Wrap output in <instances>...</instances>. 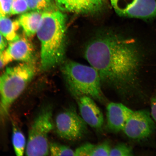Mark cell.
<instances>
[{"label":"cell","instance_id":"6da1fadb","mask_svg":"<svg viewBox=\"0 0 156 156\" xmlns=\"http://www.w3.org/2000/svg\"><path fill=\"white\" fill-rule=\"evenodd\" d=\"M85 57L102 83L124 94L135 79L139 53L132 41L116 35L99 36L88 44Z\"/></svg>","mask_w":156,"mask_h":156},{"label":"cell","instance_id":"7a4b0ae2","mask_svg":"<svg viewBox=\"0 0 156 156\" xmlns=\"http://www.w3.org/2000/svg\"><path fill=\"white\" fill-rule=\"evenodd\" d=\"M66 16L58 9L43 12L37 34L41 44V64L44 71L63 60L65 50Z\"/></svg>","mask_w":156,"mask_h":156},{"label":"cell","instance_id":"3957f363","mask_svg":"<svg viewBox=\"0 0 156 156\" xmlns=\"http://www.w3.org/2000/svg\"><path fill=\"white\" fill-rule=\"evenodd\" d=\"M62 72L68 89L76 98L87 96L99 102H106L100 76L92 66L68 61L64 64Z\"/></svg>","mask_w":156,"mask_h":156},{"label":"cell","instance_id":"277c9868","mask_svg":"<svg viewBox=\"0 0 156 156\" xmlns=\"http://www.w3.org/2000/svg\"><path fill=\"white\" fill-rule=\"evenodd\" d=\"M29 62L7 68L0 76V121L9 116L12 106L24 92L36 73Z\"/></svg>","mask_w":156,"mask_h":156},{"label":"cell","instance_id":"5b68a950","mask_svg":"<svg viewBox=\"0 0 156 156\" xmlns=\"http://www.w3.org/2000/svg\"><path fill=\"white\" fill-rule=\"evenodd\" d=\"M51 106L44 107L29 129L25 155L44 156L49 154L48 136L54 127Z\"/></svg>","mask_w":156,"mask_h":156},{"label":"cell","instance_id":"8992f818","mask_svg":"<svg viewBox=\"0 0 156 156\" xmlns=\"http://www.w3.org/2000/svg\"><path fill=\"white\" fill-rule=\"evenodd\" d=\"M54 123L58 135L68 141L81 139L88 131L87 124L73 107L58 113Z\"/></svg>","mask_w":156,"mask_h":156},{"label":"cell","instance_id":"52a82bcc","mask_svg":"<svg viewBox=\"0 0 156 156\" xmlns=\"http://www.w3.org/2000/svg\"><path fill=\"white\" fill-rule=\"evenodd\" d=\"M120 16L149 19L156 18V0H110Z\"/></svg>","mask_w":156,"mask_h":156},{"label":"cell","instance_id":"ba28073f","mask_svg":"<svg viewBox=\"0 0 156 156\" xmlns=\"http://www.w3.org/2000/svg\"><path fill=\"white\" fill-rule=\"evenodd\" d=\"M155 128L151 113L145 110H141L133 111L123 131L129 138L140 140L151 136Z\"/></svg>","mask_w":156,"mask_h":156},{"label":"cell","instance_id":"9c48e42d","mask_svg":"<svg viewBox=\"0 0 156 156\" xmlns=\"http://www.w3.org/2000/svg\"><path fill=\"white\" fill-rule=\"evenodd\" d=\"M56 7L62 11L81 15L96 14L104 7L105 0H55Z\"/></svg>","mask_w":156,"mask_h":156},{"label":"cell","instance_id":"30bf717a","mask_svg":"<svg viewBox=\"0 0 156 156\" xmlns=\"http://www.w3.org/2000/svg\"><path fill=\"white\" fill-rule=\"evenodd\" d=\"M34 52L32 44L27 37L19 36L9 42L2 55L7 64L13 60L29 62L32 60Z\"/></svg>","mask_w":156,"mask_h":156},{"label":"cell","instance_id":"8fae6325","mask_svg":"<svg viewBox=\"0 0 156 156\" xmlns=\"http://www.w3.org/2000/svg\"><path fill=\"white\" fill-rule=\"evenodd\" d=\"M77 100L81 116L87 125L96 129L102 128L104 124V117L94 99L83 96Z\"/></svg>","mask_w":156,"mask_h":156},{"label":"cell","instance_id":"7c38bea8","mask_svg":"<svg viewBox=\"0 0 156 156\" xmlns=\"http://www.w3.org/2000/svg\"><path fill=\"white\" fill-rule=\"evenodd\" d=\"M133 111L122 103L111 102L107 107V126L114 132L123 130Z\"/></svg>","mask_w":156,"mask_h":156},{"label":"cell","instance_id":"4fadbf2b","mask_svg":"<svg viewBox=\"0 0 156 156\" xmlns=\"http://www.w3.org/2000/svg\"><path fill=\"white\" fill-rule=\"evenodd\" d=\"M42 13L40 11H34L25 13L20 17L18 20L20 25L27 37H31L37 34Z\"/></svg>","mask_w":156,"mask_h":156},{"label":"cell","instance_id":"5bb4252c","mask_svg":"<svg viewBox=\"0 0 156 156\" xmlns=\"http://www.w3.org/2000/svg\"><path fill=\"white\" fill-rule=\"evenodd\" d=\"M20 27L18 20L12 21L6 16L0 15V33L9 42L19 37L17 32Z\"/></svg>","mask_w":156,"mask_h":156},{"label":"cell","instance_id":"9a60e30c","mask_svg":"<svg viewBox=\"0 0 156 156\" xmlns=\"http://www.w3.org/2000/svg\"><path fill=\"white\" fill-rule=\"evenodd\" d=\"M12 139L16 155L17 156L24 155L27 144L26 138L24 133L15 123H12Z\"/></svg>","mask_w":156,"mask_h":156},{"label":"cell","instance_id":"2e32d148","mask_svg":"<svg viewBox=\"0 0 156 156\" xmlns=\"http://www.w3.org/2000/svg\"><path fill=\"white\" fill-rule=\"evenodd\" d=\"M75 151V156H101L102 148L100 144L96 145L87 143L80 146Z\"/></svg>","mask_w":156,"mask_h":156},{"label":"cell","instance_id":"e0dca14e","mask_svg":"<svg viewBox=\"0 0 156 156\" xmlns=\"http://www.w3.org/2000/svg\"><path fill=\"white\" fill-rule=\"evenodd\" d=\"M29 10L33 11L44 12L58 9L53 2L48 0H26Z\"/></svg>","mask_w":156,"mask_h":156},{"label":"cell","instance_id":"ac0fdd59","mask_svg":"<svg viewBox=\"0 0 156 156\" xmlns=\"http://www.w3.org/2000/svg\"><path fill=\"white\" fill-rule=\"evenodd\" d=\"M49 152L51 156H75V151L71 148L56 142L50 143Z\"/></svg>","mask_w":156,"mask_h":156},{"label":"cell","instance_id":"d6986e66","mask_svg":"<svg viewBox=\"0 0 156 156\" xmlns=\"http://www.w3.org/2000/svg\"><path fill=\"white\" fill-rule=\"evenodd\" d=\"M132 148L124 143H120L111 149L109 156H132L133 155Z\"/></svg>","mask_w":156,"mask_h":156},{"label":"cell","instance_id":"ffe728a7","mask_svg":"<svg viewBox=\"0 0 156 156\" xmlns=\"http://www.w3.org/2000/svg\"><path fill=\"white\" fill-rule=\"evenodd\" d=\"M26 0H13L11 15L21 14L29 10Z\"/></svg>","mask_w":156,"mask_h":156},{"label":"cell","instance_id":"44dd1931","mask_svg":"<svg viewBox=\"0 0 156 156\" xmlns=\"http://www.w3.org/2000/svg\"><path fill=\"white\" fill-rule=\"evenodd\" d=\"M13 0H0V15L6 16L11 15Z\"/></svg>","mask_w":156,"mask_h":156},{"label":"cell","instance_id":"7402d4cb","mask_svg":"<svg viewBox=\"0 0 156 156\" xmlns=\"http://www.w3.org/2000/svg\"><path fill=\"white\" fill-rule=\"evenodd\" d=\"M151 116L156 122V95L152 98L151 101Z\"/></svg>","mask_w":156,"mask_h":156},{"label":"cell","instance_id":"603a6c76","mask_svg":"<svg viewBox=\"0 0 156 156\" xmlns=\"http://www.w3.org/2000/svg\"><path fill=\"white\" fill-rule=\"evenodd\" d=\"M7 46V40L0 33V55L5 51Z\"/></svg>","mask_w":156,"mask_h":156},{"label":"cell","instance_id":"cb8c5ba5","mask_svg":"<svg viewBox=\"0 0 156 156\" xmlns=\"http://www.w3.org/2000/svg\"><path fill=\"white\" fill-rule=\"evenodd\" d=\"M2 55V54L0 55V68L3 67L7 65Z\"/></svg>","mask_w":156,"mask_h":156},{"label":"cell","instance_id":"d4e9b609","mask_svg":"<svg viewBox=\"0 0 156 156\" xmlns=\"http://www.w3.org/2000/svg\"><path fill=\"white\" fill-rule=\"evenodd\" d=\"M48 1L50 2H53V1H52V0H48Z\"/></svg>","mask_w":156,"mask_h":156}]
</instances>
